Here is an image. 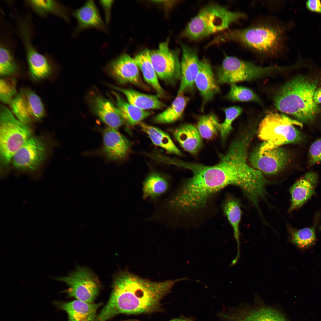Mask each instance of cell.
<instances>
[{"instance_id": "cell-41", "label": "cell", "mask_w": 321, "mask_h": 321, "mask_svg": "<svg viewBox=\"0 0 321 321\" xmlns=\"http://www.w3.org/2000/svg\"><path fill=\"white\" fill-rule=\"evenodd\" d=\"M314 100L317 104L321 103V86L316 90L314 95Z\"/></svg>"}, {"instance_id": "cell-18", "label": "cell", "mask_w": 321, "mask_h": 321, "mask_svg": "<svg viewBox=\"0 0 321 321\" xmlns=\"http://www.w3.org/2000/svg\"><path fill=\"white\" fill-rule=\"evenodd\" d=\"M89 103L92 112L108 127L117 129L125 122L117 107L108 99L94 95Z\"/></svg>"}, {"instance_id": "cell-13", "label": "cell", "mask_w": 321, "mask_h": 321, "mask_svg": "<svg viewBox=\"0 0 321 321\" xmlns=\"http://www.w3.org/2000/svg\"><path fill=\"white\" fill-rule=\"evenodd\" d=\"M47 155L45 143L40 139L32 136L16 152L12 161L18 169L33 171L45 161Z\"/></svg>"}, {"instance_id": "cell-20", "label": "cell", "mask_w": 321, "mask_h": 321, "mask_svg": "<svg viewBox=\"0 0 321 321\" xmlns=\"http://www.w3.org/2000/svg\"><path fill=\"white\" fill-rule=\"evenodd\" d=\"M195 85L204 103L212 100L215 96L220 92V88L211 64L206 58L199 60L198 71L195 81Z\"/></svg>"}, {"instance_id": "cell-12", "label": "cell", "mask_w": 321, "mask_h": 321, "mask_svg": "<svg viewBox=\"0 0 321 321\" xmlns=\"http://www.w3.org/2000/svg\"><path fill=\"white\" fill-rule=\"evenodd\" d=\"M11 111L19 121L26 125L45 116L44 104L39 96L29 88H22L10 104Z\"/></svg>"}, {"instance_id": "cell-1", "label": "cell", "mask_w": 321, "mask_h": 321, "mask_svg": "<svg viewBox=\"0 0 321 321\" xmlns=\"http://www.w3.org/2000/svg\"><path fill=\"white\" fill-rule=\"evenodd\" d=\"M250 139L244 136L233 141L213 166L188 163V169L204 191L213 194L227 185H234L242 189L252 204L264 196L267 182L263 174L248 162Z\"/></svg>"}, {"instance_id": "cell-23", "label": "cell", "mask_w": 321, "mask_h": 321, "mask_svg": "<svg viewBox=\"0 0 321 321\" xmlns=\"http://www.w3.org/2000/svg\"><path fill=\"white\" fill-rule=\"evenodd\" d=\"M174 136L185 150L195 155L201 148L202 142L197 128L191 124L183 125L175 129Z\"/></svg>"}, {"instance_id": "cell-26", "label": "cell", "mask_w": 321, "mask_h": 321, "mask_svg": "<svg viewBox=\"0 0 321 321\" xmlns=\"http://www.w3.org/2000/svg\"><path fill=\"white\" fill-rule=\"evenodd\" d=\"M112 93L115 97L116 106L125 122L128 124H138L152 114L151 112L140 109L126 101L117 93Z\"/></svg>"}, {"instance_id": "cell-2", "label": "cell", "mask_w": 321, "mask_h": 321, "mask_svg": "<svg viewBox=\"0 0 321 321\" xmlns=\"http://www.w3.org/2000/svg\"><path fill=\"white\" fill-rule=\"evenodd\" d=\"M182 279L154 282L128 270L122 271L114 279L111 296L100 316L106 321L120 314H137L159 311L162 299Z\"/></svg>"}, {"instance_id": "cell-3", "label": "cell", "mask_w": 321, "mask_h": 321, "mask_svg": "<svg viewBox=\"0 0 321 321\" xmlns=\"http://www.w3.org/2000/svg\"><path fill=\"white\" fill-rule=\"evenodd\" d=\"M284 33L283 25L260 22L244 28L221 32L208 45L210 47L227 41H234L259 54L271 57L283 51Z\"/></svg>"}, {"instance_id": "cell-30", "label": "cell", "mask_w": 321, "mask_h": 321, "mask_svg": "<svg viewBox=\"0 0 321 321\" xmlns=\"http://www.w3.org/2000/svg\"><path fill=\"white\" fill-rule=\"evenodd\" d=\"M168 187V182L164 177L156 173H151L143 183V197L155 199L166 192Z\"/></svg>"}, {"instance_id": "cell-10", "label": "cell", "mask_w": 321, "mask_h": 321, "mask_svg": "<svg viewBox=\"0 0 321 321\" xmlns=\"http://www.w3.org/2000/svg\"><path fill=\"white\" fill-rule=\"evenodd\" d=\"M218 316L221 321H289L278 310L259 303L232 308Z\"/></svg>"}, {"instance_id": "cell-40", "label": "cell", "mask_w": 321, "mask_h": 321, "mask_svg": "<svg viewBox=\"0 0 321 321\" xmlns=\"http://www.w3.org/2000/svg\"><path fill=\"white\" fill-rule=\"evenodd\" d=\"M306 5L310 10L321 13V2L318 0H309L307 1Z\"/></svg>"}, {"instance_id": "cell-42", "label": "cell", "mask_w": 321, "mask_h": 321, "mask_svg": "<svg viewBox=\"0 0 321 321\" xmlns=\"http://www.w3.org/2000/svg\"><path fill=\"white\" fill-rule=\"evenodd\" d=\"M129 321H140L138 320H129ZM169 321H193V320L187 317H180L177 318H175Z\"/></svg>"}, {"instance_id": "cell-34", "label": "cell", "mask_w": 321, "mask_h": 321, "mask_svg": "<svg viewBox=\"0 0 321 321\" xmlns=\"http://www.w3.org/2000/svg\"><path fill=\"white\" fill-rule=\"evenodd\" d=\"M18 68L11 52L4 46L0 48V75L12 76L18 72Z\"/></svg>"}, {"instance_id": "cell-35", "label": "cell", "mask_w": 321, "mask_h": 321, "mask_svg": "<svg viewBox=\"0 0 321 321\" xmlns=\"http://www.w3.org/2000/svg\"><path fill=\"white\" fill-rule=\"evenodd\" d=\"M226 97L229 100L235 101L260 102V101L258 96L250 89L235 84H231Z\"/></svg>"}, {"instance_id": "cell-14", "label": "cell", "mask_w": 321, "mask_h": 321, "mask_svg": "<svg viewBox=\"0 0 321 321\" xmlns=\"http://www.w3.org/2000/svg\"><path fill=\"white\" fill-rule=\"evenodd\" d=\"M289 158V153L281 147L262 152L256 150L251 155L249 161L252 167L262 174L273 175L287 166Z\"/></svg>"}, {"instance_id": "cell-5", "label": "cell", "mask_w": 321, "mask_h": 321, "mask_svg": "<svg viewBox=\"0 0 321 321\" xmlns=\"http://www.w3.org/2000/svg\"><path fill=\"white\" fill-rule=\"evenodd\" d=\"M246 17L242 12L233 11L216 3L205 5L188 23L181 37L196 41L227 30L232 24Z\"/></svg>"}, {"instance_id": "cell-16", "label": "cell", "mask_w": 321, "mask_h": 321, "mask_svg": "<svg viewBox=\"0 0 321 321\" xmlns=\"http://www.w3.org/2000/svg\"><path fill=\"white\" fill-rule=\"evenodd\" d=\"M180 45L182 50L180 82L177 95H183L193 89L199 61L196 50L182 43Z\"/></svg>"}, {"instance_id": "cell-9", "label": "cell", "mask_w": 321, "mask_h": 321, "mask_svg": "<svg viewBox=\"0 0 321 321\" xmlns=\"http://www.w3.org/2000/svg\"><path fill=\"white\" fill-rule=\"evenodd\" d=\"M179 50H172L168 41L160 43L156 49L150 51L152 63L158 78L165 83L174 84L181 77Z\"/></svg>"}, {"instance_id": "cell-4", "label": "cell", "mask_w": 321, "mask_h": 321, "mask_svg": "<svg viewBox=\"0 0 321 321\" xmlns=\"http://www.w3.org/2000/svg\"><path fill=\"white\" fill-rule=\"evenodd\" d=\"M318 81L301 75L296 76L281 86L274 98L275 107L306 124L314 122L320 108L314 100Z\"/></svg>"}, {"instance_id": "cell-27", "label": "cell", "mask_w": 321, "mask_h": 321, "mask_svg": "<svg viewBox=\"0 0 321 321\" xmlns=\"http://www.w3.org/2000/svg\"><path fill=\"white\" fill-rule=\"evenodd\" d=\"M138 125L155 145L163 148L167 152L181 155V152L175 146L169 135L160 129L141 122Z\"/></svg>"}, {"instance_id": "cell-19", "label": "cell", "mask_w": 321, "mask_h": 321, "mask_svg": "<svg viewBox=\"0 0 321 321\" xmlns=\"http://www.w3.org/2000/svg\"><path fill=\"white\" fill-rule=\"evenodd\" d=\"M103 142V152L110 160L123 159L130 150L129 141L117 129L108 126L104 130Z\"/></svg>"}, {"instance_id": "cell-25", "label": "cell", "mask_w": 321, "mask_h": 321, "mask_svg": "<svg viewBox=\"0 0 321 321\" xmlns=\"http://www.w3.org/2000/svg\"><path fill=\"white\" fill-rule=\"evenodd\" d=\"M150 52L149 50L143 51L134 58L145 81L156 91L157 94L161 97H164L166 93L159 81L158 78L151 62Z\"/></svg>"}, {"instance_id": "cell-29", "label": "cell", "mask_w": 321, "mask_h": 321, "mask_svg": "<svg viewBox=\"0 0 321 321\" xmlns=\"http://www.w3.org/2000/svg\"><path fill=\"white\" fill-rule=\"evenodd\" d=\"M189 100L183 95H177L171 104L166 109L156 116L154 121L160 124L174 122L181 118Z\"/></svg>"}, {"instance_id": "cell-7", "label": "cell", "mask_w": 321, "mask_h": 321, "mask_svg": "<svg viewBox=\"0 0 321 321\" xmlns=\"http://www.w3.org/2000/svg\"><path fill=\"white\" fill-rule=\"evenodd\" d=\"M28 125L19 121L4 105L0 108V156L2 166H7L13 156L32 136Z\"/></svg>"}, {"instance_id": "cell-15", "label": "cell", "mask_w": 321, "mask_h": 321, "mask_svg": "<svg viewBox=\"0 0 321 321\" xmlns=\"http://www.w3.org/2000/svg\"><path fill=\"white\" fill-rule=\"evenodd\" d=\"M110 75L121 84L143 86L139 68L134 58L123 54L111 61L107 67Z\"/></svg>"}, {"instance_id": "cell-38", "label": "cell", "mask_w": 321, "mask_h": 321, "mask_svg": "<svg viewBox=\"0 0 321 321\" xmlns=\"http://www.w3.org/2000/svg\"><path fill=\"white\" fill-rule=\"evenodd\" d=\"M309 166L321 162V138L311 145L309 150Z\"/></svg>"}, {"instance_id": "cell-22", "label": "cell", "mask_w": 321, "mask_h": 321, "mask_svg": "<svg viewBox=\"0 0 321 321\" xmlns=\"http://www.w3.org/2000/svg\"><path fill=\"white\" fill-rule=\"evenodd\" d=\"M61 309L67 313L68 321H93L101 303H88L77 300L58 304Z\"/></svg>"}, {"instance_id": "cell-37", "label": "cell", "mask_w": 321, "mask_h": 321, "mask_svg": "<svg viewBox=\"0 0 321 321\" xmlns=\"http://www.w3.org/2000/svg\"><path fill=\"white\" fill-rule=\"evenodd\" d=\"M225 119L220 124L219 132L223 141H225L232 129V124L234 120L242 112V108L238 106H232L224 109Z\"/></svg>"}, {"instance_id": "cell-21", "label": "cell", "mask_w": 321, "mask_h": 321, "mask_svg": "<svg viewBox=\"0 0 321 321\" xmlns=\"http://www.w3.org/2000/svg\"><path fill=\"white\" fill-rule=\"evenodd\" d=\"M73 15L77 22L74 33L75 35L90 28L107 32V28L93 1H87L82 7L74 11Z\"/></svg>"}, {"instance_id": "cell-11", "label": "cell", "mask_w": 321, "mask_h": 321, "mask_svg": "<svg viewBox=\"0 0 321 321\" xmlns=\"http://www.w3.org/2000/svg\"><path fill=\"white\" fill-rule=\"evenodd\" d=\"M56 278L67 284L68 295L77 300L93 303L98 293L99 284L97 278L85 268H78L68 276Z\"/></svg>"}, {"instance_id": "cell-24", "label": "cell", "mask_w": 321, "mask_h": 321, "mask_svg": "<svg viewBox=\"0 0 321 321\" xmlns=\"http://www.w3.org/2000/svg\"><path fill=\"white\" fill-rule=\"evenodd\" d=\"M113 87L124 94L128 102L142 110L159 109L165 106L164 104L160 99L161 97L157 94L149 95L132 89H125L115 86Z\"/></svg>"}, {"instance_id": "cell-28", "label": "cell", "mask_w": 321, "mask_h": 321, "mask_svg": "<svg viewBox=\"0 0 321 321\" xmlns=\"http://www.w3.org/2000/svg\"><path fill=\"white\" fill-rule=\"evenodd\" d=\"M241 207L240 199L231 196L227 197L223 204L224 213L233 228L234 236L238 245V254L236 257L237 259L239 257L240 253L239 226L242 213Z\"/></svg>"}, {"instance_id": "cell-33", "label": "cell", "mask_w": 321, "mask_h": 321, "mask_svg": "<svg viewBox=\"0 0 321 321\" xmlns=\"http://www.w3.org/2000/svg\"><path fill=\"white\" fill-rule=\"evenodd\" d=\"M220 124L216 115L211 114L200 116L196 128L202 137L210 139L219 132Z\"/></svg>"}, {"instance_id": "cell-31", "label": "cell", "mask_w": 321, "mask_h": 321, "mask_svg": "<svg viewBox=\"0 0 321 321\" xmlns=\"http://www.w3.org/2000/svg\"><path fill=\"white\" fill-rule=\"evenodd\" d=\"M28 3L37 13L44 15L54 14L69 22V18L67 10L54 0H29Z\"/></svg>"}, {"instance_id": "cell-39", "label": "cell", "mask_w": 321, "mask_h": 321, "mask_svg": "<svg viewBox=\"0 0 321 321\" xmlns=\"http://www.w3.org/2000/svg\"><path fill=\"white\" fill-rule=\"evenodd\" d=\"M113 1H100V3L103 7L105 12L106 20V23L108 24L110 18L111 10Z\"/></svg>"}, {"instance_id": "cell-32", "label": "cell", "mask_w": 321, "mask_h": 321, "mask_svg": "<svg viewBox=\"0 0 321 321\" xmlns=\"http://www.w3.org/2000/svg\"><path fill=\"white\" fill-rule=\"evenodd\" d=\"M290 241L299 248H306L313 245L316 240L314 228H306L296 229L288 226Z\"/></svg>"}, {"instance_id": "cell-17", "label": "cell", "mask_w": 321, "mask_h": 321, "mask_svg": "<svg viewBox=\"0 0 321 321\" xmlns=\"http://www.w3.org/2000/svg\"><path fill=\"white\" fill-rule=\"evenodd\" d=\"M316 173L309 172L297 180L289 188L291 203L288 212L290 213L298 209L315 193V188L318 182Z\"/></svg>"}, {"instance_id": "cell-36", "label": "cell", "mask_w": 321, "mask_h": 321, "mask_svg": "<svg viewBox=\"0 0 321 321\" xmlns=\"http://www.w3.org/2000/svg\"><path fill=\"white\" fill-rule=\"evenodd\" d=\"M16 81L11 76L2 77L0 80V100L10 104L17 94Z\"/></svg>"}, {"instance_id": "cell-8", "label": "cell", "mask_w": 321, "mask_h": 321, "mask_svg": "<svg viewBox=\"0 0 321 321\" xmlns=\"http://www.w3.org/2000/svg\"><path fill=\"white\" fill-rule=\"evenodd\" d=\"M286 69L276 65L261 67L235 57L226 56L217 69L216 78L218 83L232 84L262 78Z\"/></svg>"}, {"instance_id": "cell-6", "label": "cell", "mask_w": 321, "mask_h": 321, "mask_svg": "<svg viewBox=\"0 0 321 321\" xmlns=\"http://www.w3.org/2000/svg\"><path fill=\"white\" fill-rule=\"evenodd\" d=\"M294 125L303 126L302 122L284 115L276 112L267 114L258 128V137L263 141L258 149L259 152L302 142L304 136Z\"/></svg>"}]
</instances>
